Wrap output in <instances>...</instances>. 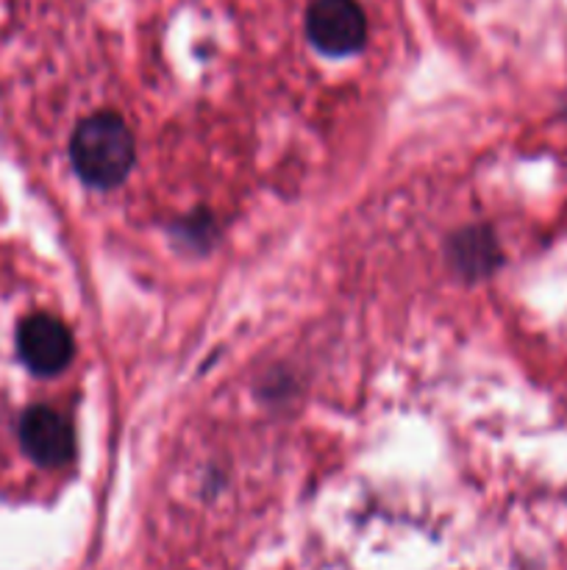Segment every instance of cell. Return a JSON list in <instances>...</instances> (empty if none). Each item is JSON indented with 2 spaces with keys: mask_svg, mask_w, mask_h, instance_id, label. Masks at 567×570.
<instances>
[{
  "mask_svg": "<svg viewBox=\"0 0 567 570\" xmlns=\"http://www.w3.org/2000/svg\"><path fill=\"white\" fill-rule=\"evenodd\" d=\"M78 176L98 189L117 187L133 165V134L115 111H98L78 122L70 142Z\"/></svg>",
  "mask_w": 567,
  "mask_h": 570,
  "instance_id": "6da1fadb",
  "label": "cell"
},
{
  "mask_svg": "<svg viewBox=\"0 0 567 570\" xmlns=\"http://www.w3.org/2000/svg\"><path fill=\"white\" fill-rule=\"evenodd\" d=\"M306 33L322 53L350 56L365 48V11L356 0H315L306 14Z\"/></svg>",
  "mask_w": 567,
  "mask_h": 570,
  "instance_id": "7a4b0ae2",
  "label": "cell"
},
{
  "mask_svg": "<svg viewBox=\"0 0 567 570\" xmlns=\"http://www.w3.org/2000/svg\"><path fill=\"white\" fill-rule=\"evenodd\" d=\"M72 334L59 317L37 315L26 317L17 328V351H20L22 365L37 376H56L64 371L72 360Z\"/></svg>",
  "mask_w": 567,
  "mask_h": 570,
  "instance_id": "3957f363",
  "label": "cell"
},
{
  "mask_svg": "<svg viewBox=\"0 0 567 570\" xmlns=\"http://www.w3.org/2000/svg\"><path fill=\"white\" fill-rule=\"evenodd\" d=\"M22 451L42 468H61L76 454L70 421L50 406H31L20 421Z\"/></svg>",
  "mask_w": 567,
  "mask_h": 570,
  "instance_id": "277c9868",
  "label": "cell"
},
{
  "mask_svg": "<svg viewBox=\"0 0 567 570\" xmlns=\"http://www.w3.org/2000/svg\"><path fill=\"white\" fill-rule=\"evenodd\" d=\"M450 254H454L456 267L470 273V276H484L500 259L495 237L489 232H484V228H472V232L459 234L454 239V245H450Z\"/></svg>",
  "mask_w": 567,
  "mask_h": 570,
  "instance_id": "5b68a950",
  "label": "cell"
}]
</instances>
